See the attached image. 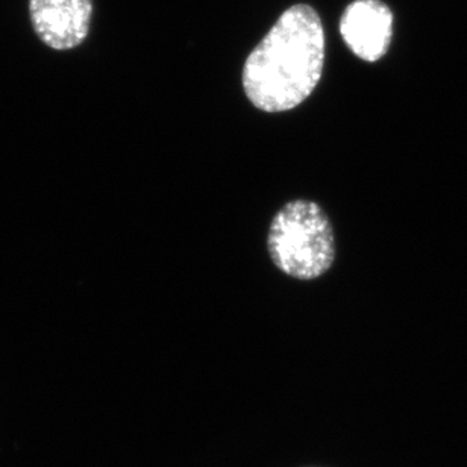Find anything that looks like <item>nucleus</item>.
Returning a JSON list of instances; mask_svg holds the SVG:
<instances>
[{"label": "nucleus", "mask_w": 467, "mask_h": 467, "mask_svg": "<svg viewBox=\"0 0 467 467\" xmlns=\"http://www.w3.org/2000/svg\"><path fill=\"white\" fill-rule=\"evenodd\" d=\"M325 66V31L311 5L285 9L243 66V88L265 113H284L308 99Z\"/></svg>", "instance_id": "1"}, {"label": "nucleus", "mask_w": 467, "mask_h": 467, "mask_svg": "<svg viewBox=\"0 0 467 467\" xmlns=\"http://www.w3.org/2000/svg\"><path fill=\"white\" fill-rule=\"evenodd\" d=\"M270 258L293 278L316 279L336 256L333 226L317 203L297 199L279 210L267 238Z\"/></svg>", "instance_id": "2"}, {"label": "nucleus", "mask_w": 467, "mask_h": 467, "mask_svg": "<svg viewBox=\"0 0 467 467\" xmlns=\"http://www.w3.org/2000/svg\"><path fill=\"white\" fill-rule=\"evenodd\" d=\"M36 36L54 50L81 46L90 32L93 0H29Z\"/></svg>", "instance_id": "3"}, {"label": "nucleus", "mask_w": 467, "mask_h": 467, "mask_svg": "<svg viewBox=\"0 0 467 467\" xmlns=\"http://www.w3.org/2000/svg\"><path fill=\"white\" fill-rule=\"evenodd\" d=\"M340 34L355 57L377 63L391 45L393 13L381 0H354L343 11Z\"/></svg>", "instance_id": "4"}]
</instances>
